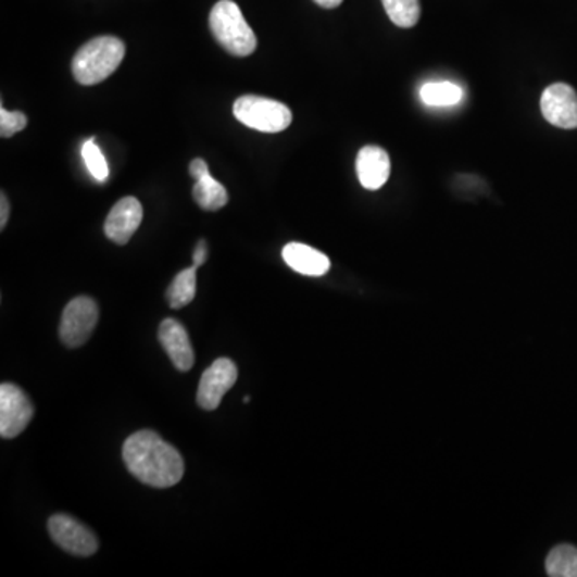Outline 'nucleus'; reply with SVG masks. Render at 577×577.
Returning a JSON list of instances; mask_svg holds the SVG:
<instances>
[{"mask_svg":"<svg viewBox=\"0 0 577 577\" xmlns=\"http://www.w3.org/2000/svg\"><path fill=\"white\" fill-rule=\"evenodd\" d=\"M123 457L128 472L143 485L171 488L184 478V457L156 431L140 430L128 437Z\"/></svg>","mask_w":577,"mask_h":577,"instance_id":"1","label":"nucleus"},{"mask_svg":"<svg viewBox=\"0 0 577 577\" xmlns=\"http://www.w3.org/2000/svg\"><path fill=\"white\" fill-rule=\"evenodd\" d=\"M126 57V43L114 36H100L84 43L74 55L71 70L80 86H97L106 80Z\"/></svg>","mask_w":577,"mask_h":577,"instance_id":"2","label":"nucleus"},{"mask_svg":"<svg viewBox=\"0 0 577 577\" xmlns=\"http://www.w3.org/2000/svg\"><path fill=\"white\" fill-rule=\"evenodd\" d=\"M209 26L217 42L233 57H249L255 52V33L233 0L215 3L209 15Z\"/></svg>","mask_w":577,"mask_h":577,"instance_id":"3","label":"nucleus"},{"mask_svg":"<svg viewBox=\"0 0 577 577\" xmlns=\"http://www.w3.org/2000/svg\"><path fill=\"white\" fill-rule=\"evenodd\" d=\"M233 114L239 123L265 134H278L292 124L289 106L265 97H239L233 104Z\"/></svg>","mask_w":577,"mask_h":577,"instance_id":"4","label":"nucleus"},{"mask_svg":"<svg viewBox=\"0 0 577 577\" xmlns=\"http://www.w3.org/2000/svg\"><path fill=\"white\" fill-rule=\"evenodd\" d=\"M98 305L90 297H76L64 309L60 323V339L67 349L87 343L98 323Z\"/></svg>","mask_w":577,"mask_h":577,"instance_id":"5","label":"nucleus"},{"mask_svg":"<svg viewBox=\"0 0 577 577\" xmlns=\"http://www.w3.org/2000/svg\"><path fill=\"white\" fill-rule=\"evenodd\" d=\"M34 406L28 394L13 384L0 385V437H18L33 421Z\"/></svg>","mask_w":577,"mask_h":577,"instance_id":"6","label":"nucleus"},{"mask_svg":"<svg viewBox=\"0 0 577 577\" xmlns=\"http://www.w3.org/2000/svg\"><path fill=\"white\" fill-rule=\"evenodd\" d=\"M49 532L53 542L77 556H90L97 553L98 539L92 529L70 515H53L49 519Z\"/></svg>","mask_w":577,"mask_h":577,"instance_id":"7","label":"nucleus"},{"mask_svg":"<svg viewBox=\"0 0 577 577\" xmlns=\"http://www.w3.org/2000/svg\"><path fill=\"white\" fill-rule=\"evenodd\" d=\"M238 380V366L228 358H218L202 374L198 387V404L205 411L221 406L226 391Z\"/></svg>","mask_w":577,"mask_h":577,"instance_id":"8","label":"nucleus"},{"mask_svg":"<svg viewBox=\"0 0 577 577\" xmlns=\"http://www.w3.org/2000/svg\"><path fill=\"white\" fill-rule=\"evenodd\" d=\"M542 116L559 128H577V92L568 84L547 87L541 98Z\"/></svg>","mask_w":577,"mask_h":577,"instance_id":"9","label":"nucleus"},{"mask_svg":"<svg viewBox=\"0 0 577 577\" xmlns=\"http://www.w3.org/2000/svg\"><path fill=\"white\" fill-rule=\"evenodd\" d=\"M143 221V208L134 196H126L111 209L104 222V235L120 246H126Z\"/></svg>","mask_w":577,"mask_h":577,"instance_id":"10","label":"nucleus"},{"mask_svg":"<svg viewBox=\"0 0 577 577\" xmlns=\"http://www.w3.org/2000/svg\"><path fill=\"white\" fill-rule=\"evenodd\" d=\"M391 162L387 151L376 145L361 148L356 158V174L366 190H380L390 177Z\"/></svg>","mask_w":577,"mask_h":577,"instance_id":"11","label":"nucleus"},{"mask_svg":"<svg viewBox=\"0 0 577 577\" xmlns=\"http://www.w3.org/2000/svg\"><path fill=\"white\" fill-rule=\"evenodd\" d=\"M160 342L162 349L171 358L174 366L181 373H187L195 364V352L187 329L177 319L167 318L160 326Z\"/></svg>","mask_w":577,"mask_h":577,"instance_id":"12","label":"nucleus"},{"mask_svg":"<svg viewBox=\"0 0 577 577\" xmlns=\"http://www.w3.org/2000/svg\"><path fill=\"white\" fill-rule=\"evenodd\" d=\"M283 259L293 272L303 276H323L330 269V260L323 252L300 242H290L283 249Z\"/></svg>","mask_w":577,"mask_h":577,"instance_id":"13","label":"nucleus"},{"mask_svg":"<svg viewBox=\"0 0 577 577\" xmlns=\"http://www.w3.org/2000/svg\"><path fill=\"white\" fill-rule=\"evenodd\" d=\"M192 198L199 208L208 212H217L228 204V191L211 174L196 180Z\"/></svg>","mask_w":577,"mask_h":577,"instance_id":"14","label":"nucleus"},{"mask_svg":"<svg viewBox=\"0 0 577 577\" xmlns=\"http://www.w3.org/2000/svg\"><path fill=\"white\" fill-rule=\"evenodd\" d=\"M418 96H421L422 103L427 104V106L441 108L461 103L464 92L457 84L428 83L422 86Z\"/></svg>","mask_w":577,"mask_h":577,"instance_id":"15","label":"nucleus"},{"mask_svg":"<svg viewBox=\"0 0 577 577\" xmlns=\"http://www.w3.org/2000/svg\"><path fill=\"white\" fill-rule=\"evenodd\" d=\"M196 266L184 269L175 276L167 290L168 306L174 310L190 305L196 296Z\"/></svg>","mask_w":577,"mask_h":577,"instance_id":"16","label":"nucleus"},{"mask_svg":"<svg viewBox=\"0 0 577 577\" xmlns=\"http://www.w3.org/2000/svg\"><path fill=\"white\" fill-rule=\"evenodd\" d=\"M547 575L552 577H577V549L563 544L555 547L545 560Z\"/></svg>","mask_w":577,"mask_h":577,"instance_id":"17","label":"nucleus"},{"mask_svg":"<svg viewBox=\"0 0 577 577\" xmlns=\"http://www.w3.org/2000/svg\"><path fill=\"white\" fill-rule=\"evenodd\" d=\"M388 18L398 28H413L421 20V0H382Z\"/></svg>","mask_w":577,"mask_h":577,"instance_id":"18","label":"nucleus"},{"mask_svg":"<svg viewBox=\"0 0 577 577\" xmlns=\"http://www.w3.org/2000/svg\"><path fill=\"white\" fill-rule=\"evenodd\" d=\"M83 158L92 177L98 181H106V178L110 177V168H108L106 160L96 143V138H90L84 143Z\"/></svg>","mask_w":577,"mask_h":577,"instance_id":"19","label":"nucleus"},{"mask_svg":"<svg viewBox=\"0 0 577 577\" xmlns=\"http://www.w3.org/2000/svg\"><path fill=\"white\" fill-rule=\"evenodd\" d=\"M28 126V117L22 111H7L0 108V135L2 138H10Z\"/></svg>","mask_w":577,"mask_h":577,"instance_id":"20","label":"nucleus"},{"mask_svg":"<svg viewBox=\"0 0 577 577\" xmlns=\"http://www.w3.org/2000/svg\"><path fill=\"white\" fill-rule=\"evenodd\" d=\"M190 175L192 178H195V180H199V178L209 175L208 162L201 160V158H198V160L192 161L190 164Z\"/></svg>","mask_w":577,"mask_h":577,"instance_id":"21","label":"nucleus"},{"mask_svg":"<svg viewBox=\"0 0 577 577\" xmlns=\"http://www.w3.org/2000/svg\"><path fill=\"white\" fill-rule=\"evenodd\" d=\"M205 259H208V244L205 241H199L196 246L195 255H192V266L199 268V266L204 265Z\"/></svg>","mask_w":577,"mask_h":577,"instance_id":"22","label":"nucleus"},{"mask_svg":"<svg viewBox=\"0 0 577 577\" xmlns=\"http://www.w3.org/2000/svg\"><path fill=\"white\" fill-rule=\"evenodd\" d=\"M10 217V202L7 199L5 192H2V198H0V229L5 228L7 222Z\"/></svg>","mask_w":577,"mask_h":577,"instance_id":"23","label":"nucleus"},{"mask_svg":"<svg viewBox=\"0 0 577 577\" xmlns=\"http://www.w3.org/2000/svg\"><path fill=\"white\" fill-rule=\"evenodd\" d=\"M313 2L318 3L323 9H337V7L342 5L343 0H313Z\"/></svg>","mask_w":577,"mask_h":577,"instance_id":"24","label":"nucleus"}]
</instances>
